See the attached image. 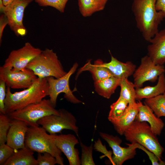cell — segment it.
I'll return each instance as SVG.
<instances>
[{"instance_id": "cell-1", "label": "cell", "mask_w": 165, "mask_h": 165, "mask_svg": "<svg viewBox=\"0 0 165 165\" xmlns=\"http://www.w3.org/2000/svg\"><path fill=\"white\" fill-rule=\"evenodd\" d=\"M156 0H133L132 5L137 27L148 42L159 31V26L164 18L163 13L156 10Z\"/></svg>"}, {"instance_id": "cell-2", "label": "cell", "mask_w": 165, "mask_h": 165, "mask_svg": "<svg viewBox=\"0 0 165 165\" xmlns=\"http://www.w3.org/2000/svg\"><path fill=\"white\" fill-rule=\"evenodd\" d=\"M10 89L7 87L4 101L6 114L41 101L48 96L49 85L46 78L38 77L31 86L22 91L12 93Z\"/></svg>"}, {"instance_id": "cell-3", "label": "cell", "mask_w": 165, "mask_h": 165, "mask_svg": "<svg viewBox=\"0 0 165 165\" xmlns=\"http://www.w3.org/2000/svg\"><path fill=\"white\" fill-rule=\"evenodd\" d=\"M42 127H29L27 132L25 146L33 152L50 153L57 160V164L63 165L62 152L56 146L53 134H48Z\"/></svg>"}, {"instance_id": "cell-4", "label": "cell", "mask_w": 165, "mask_h": 165, "mask_svg": "<svg viewBox=\"0 0 165 165\" xmlns=\"http://www.w3.org/2000/svg\"><path fill=\"white\" fill-rule=\"evenodd\" d=\"M123 135L127 141L131 143L139 144L161 159L164 148L147 122L135 119Z\"/></svg>"}, {"instance_id": "cell-5", "label": "cell", "mask_w": 165, "mask_h": 165, "mask_svg": "<svg viewBox=\"0 0 165 165\" xmlns=\"http://www.w3.org/2000/svg\"><path fill=\"white\" fill-rule=\"evenodd\" d=\"M27 68L31 70L38 78L52 76L61 77L65 71L56 53L52 49L46 48L28 64Z\"/></svg>"}, {"instance_id": "cell-6", "label": "cell", "mask_w": 165, "mask_h": 165, "mask_svg": "<svg viewBox=\"0 0 165 165\" xmlns=\"http://www.w3.org/2000/svg\"><path fill=\"white\" fill-rule=\"evenodd\" d=\"M59 113V110L55 108L50 99L44 98L39 102L30 104L7 115L12 119L21 121L29 127H34L38 126V121L43 117L52 114L58 115Z\"/></svg>"}, {"instance_id": "cell-7", "label": "cell", "mask_w": 165, "mask_h": 165, "mask_svg": "<svg viewBox=\"0 0 165 165\" xmlns=\"http://www.w3.org/2000/svg\"><path fill=\"white\" fill-rule=\"evenodd\" d=\"M59 115L52 114L39 120L37 123L50 134L60 133L64 130H71L79 137V128L74 116L66 109H61Z\"/></svg>"}, {"instance_id": "cell-8", "label": "cell", "mask_w": 165, "mask_h": 165, "mask_svg": "<svg viewBox=\"0 0 165 165\" xmlns=\"http://www.w3.org/2000/svg\"><path fill=\"white\" fill-rule=\"evenodd\" d=\"M33 0H14L6 6L0 0V11L7 18L10 29L17 36L26 35L27 30L24 26L23 20L24 10Z\"/></svg>"}, {"instance_id": "cell-9", "label": "cell", "mask_w": 165, "mask_h": 165, "mask_svg": "<svg viewBox=\"0 0 165 165\" xmlns=\"http://www.w3.org/2000/svg\"><path fill=\"white\" fill-rule=\"evenodd\" d=\"M78 66L77 63H74L68 72L61 77L56 78L50 76L46 78L49 85L48 96L54 107L56 106L58 96L62 93L64 94V97L72 103L79 104L82 103L74 95L69 85L70 77L76 71Z\"/></svg>"}, {"instance_id": "cell-10", "label": "cell", "mask_w": 165, "mask_h": 165, "mask_svg": "<svg viewBox=\"0 0 165 165\" xmlns=\"http://www.w3.org/2000/svg\"><path fill=\"white\" fill-rule=\"evenodd\" d=\"M37 76L31 69L25 68L14 71L9 67H0V80L4 81L7 87L13 89H25L34 83Z\"/></svg>"}, {"instance_id": "cell-11", "label": "cell", "mask_w": 165, "mask_h": 165, "mask_svg": "<svg viewBox=\"0 0 165 165\" xmlns=\"http://www.w3.org/2000/svg\"><path fill=\"white\" fill-rule=\"evenodd\" d=\"M42 51L30 42H26L22 47L11 52L2 66L11 67L15 71L23 70Z\"/></svg>"}, {"instance_id": "cell-12", "label": "cell", "mask_w": 165, "mask_h": 165, "mask_svg": "<svg viewBox=\"0 0 165 165\" xmlns=\"http://www.w3.org/2000/svg\"><path fill=\"white\" fill-rule=\"evenodd\" d=\"M165 72L163 65L156 64L148 55L142 57L139 66L133 74L135 88L141 87L145 82H154Z\"/></svg>"}, {"instance_id": "cell-13", "label": "cell", "mask_w": 165, "mask_h": 165, "mask_svg": "<svg viewBox=\"0 0 165 165\" xmlns=\"http://www.w3.org/2000/svg\"><path fill=\"white\" fill-rule=\"evenodd\" d=\"M99 134L112 149L113 156L111 162L113 164L122 165L125 161L134 158L136 155L137 143L127 144L128 146L123 147L120 145L121 140L118 137L102 132H100Z\"/></svg>"}, {"instance_id": "cell-14", "label": "cell", "mask_w": 165, "mask_h": 165, "mask_svg": "<svg viewBox=\"0 0 165 165\" xmlns=\"http://www.w3.org/2000/svg\"><path fill=\"white\" fill-rule=\"evenodd\" d=\"M53 135L56 146L66 156L69 164L81 165L78 150L75 147L79 141L75 135L71 134Z\"/></svg>"}, {"instance_id": "cell-15", "label": "cell", "mask_w": 165, "mask_h": 165, "mask_svg": "<svg viewBox=\"0 0 165 165\" xmlns=\"http://www.w3.org/2000/svg\"><path fill=\"white\" fill-rule=\"evenodd\" d=\"M28 127L22 121L12 119L7 135L6 144L15 151L24 148L25 138Z\"/></svg>"}, {"instance_id": "cell-16", "label": "cell", "mask_w": 165, "mask_h": 165, "mask_svg": "<svg viewBox=\"0 0 165 165\" xmlns=\"http://www.w3.org/2000/svg\"><path fill=\"white\" fill-rule=\"evenodd\" d=\"M148 55L156 64L165 63V29L159 31L149 41Z\"/></svg>"}, {"instance_id": "cell-17", "label": "cell", "mask_w": 165, "mask_h": 165, "mask_svg": "<svg viewBox=\"0 0 165 165\" xmlns=\"http://www.w3.org/2000/svg\"><path fill=\"white\" fill-rule=\"evenodd\" d=\"M138 101L139 111L135 119L139 122H148L154 134L156 136L160 135L164 127V123L147 105L143 104L140 101Z\"/></svg>"}, {"instance_id": "cell-18", "label": "cell", "mask_w": 165, "mask_h": 165, "mask_svg": "<svg viewBox=\"0 0 165 165\" xmlns=\"http://www.w3.org/2000/svg\"><path fill=\"white\" fill-rule=\"evenodd\" d=\"M139 111L138 101L128 104L123 113L119 118L110 122L117 132L120 135H123L125 130L135 119Z\"/></svg>"}, {"instance_id": "cell-19", "label": "cell", "mask_w": 165, "mask_h": 165, "mask_svg": "<svg viewBox=\"0 0 165 165\" xmlns=\"http://www.w3.org/2000/svg\"><path fill=\"white\" fill-rule=\"evenodd\" d=\"M111 61L104 63L102 61V65L108 69L113 76L120 79L127 78L133 75L136 69V66L131 61L123 63L119 61L111 54Z\"/></svg>"}, {"instance_id": "cell-20", "label": "cell", "mask_w": 165, "mask_h": 165, "mask_svg": "<svg viewBox=\"0 0 165 165\" xmlns=\"http://www.w3.org/2000/svg\"><path fill=\"white\" fill-rule=\"evenodd\" d=\"M158 79L157 84L154 86L135 88L136 100L150 98L163 93L165 92L164 73L160 75Z\"/></svg>"}, {"instance_id": "cell-21", "label": "cell", "mask_w": 165, "mask_h": 165, "mask_svg": "<svg viewBox=\"0 0 165 165\" xmlns=\"http://www.w3.org/2000/svg\"><path fill=\"white\" fill-rule=\"evenodd\" d=\"M34 152L26 146L15 151L4 165H38Z\"/></svg>"}, {"instance_id": "cell-22", "label": "cell", "mask_w": 165, "mask_h": 165, "mask_svg": "<svg viewBox=\"0 0 165 165\" xmlns=\"http://www.w3.org/2000/svg\"><path fill=\"white\" fill-rule=\"evenodd\" d=\"M120 79L114 76L94 81L95 91L100 96L107 99L110 98L117 87L120 85Z\"/></svg>"}, {"instance_id": "cell-23", "label": "cell", "mask_w": 165, "mask_h": 165, "mask_svg": "<svg viewBox=\"0 0 165 165\" xmlns=\"http://www.w3.org/2000/svg\"><path fill=\"white\" fill-rule=\"evenodd\" d=\"M102 61L101 60L98 59L93 64L89 60L79 70L77 77L80 73L85 71H88L90 72L94 81L114 76L108 69L102 65Z\"/></svg>"}, {"instance_id": "cell-24", "label": "cell", "mask_w": 165, "mask_h": 165, "mask_svg": "<svg viewBox=\"0 0 165 165\" xmlns=\"http://www.w3.org/2000/svg\"><path fill=\"white\" fill-rule=\"evenodd\" d=\"M108 0H78L79 12L84 17L90 16L94 13L102 10Z\"/></svg>"}, {"instance_id": "cell-25", "label": "cell", "mask_w": 165, "mask_h": 165, "mask_svg": "<svg viewBox=\"0 0 165 165\" xmlns=\"http://www.w3.org/2000/svg\"><path fill=\"white\" fill-rule=\"evenodd\" d=\"M144 103L151 109L158 117H165V92L154 97L145 99Z\"/></svg>"}, {"instance_id": "cell-26", "label": "cell", "mask_w": 165, "mask_h": 165, "mask_svg": "<svg viewBox=\"0 0 165 165\" xmlns=\"http://www.w3.org/2000/svg\"><path fill=\"white\" fill-rule=\"evenodd\" d=\"M119 86L121 90L119 96L126 100L128 104L136 102L135 86L134 84L128 80L127 78L121 80Z\"/></svg>"}, {"instance_id": "cell-27", "label": "cell", "mask_w": 165, "mask_h": 165, "mask_svg": "<svg viewBox=\"0 0 165 165\" xmlns=\"http://www.w3.org/2000/svg\"><path fill=\"white\" fill-rule=\"evenodd\" d=\"M128 105V103L120 96L110 106L108 119L109 121L120 117Z\"/></svg>"}, {"instance_id": "cell-28", "label": "cell", "mask_w": 165, "mask_h": 165, "mask_svg": "<svg viewBox=\"0 0 165 165\" xmlns=\"http://www.w3.org/2000/svg\"><path fill=\"white\" fill-rule=\"evenodd\" d=\"M12 119L6 114H0V145L6 142L7 135L11 125Z\"/></svg>"}, {"instance_id": "cell-29", "label": "cell", "mask_w": 165, "mask_h": 165, "mask_svg": "<svg viewBox=\"0 0 165 165\" xmlns=\"http://www.w3.org/2000/svg\"><path fill=\"white\" fill-rule=\"evenodd\" d=\"M81 148V165H95L93 158L92 153L93 147L92 144L89 146H87L82 143L80 142Z\"/></svg>"}, {"instance_id": "cell-30", "label": "cell", "mask_w": 165, "mask_h": 165, "mask_svg": "<svg viewBox=\"0 0 165 165\" xmlns=\"http://www.w3.org/2000/svg\"><path fill=\"white\" fill-rule=\"evenodd\" d=\"M68 0H35L40 6L53 7L60 12L63 13Z\"/></svg>"}, {"instance_id": "cell-31", "label": "cell", "mask_w": 165, "mask_h": 165, "mask_svg": "<svg viewBox=\"0 0 165 165\" xmlns=\"http://www.w3.org/2000/svg\"><path fill=\"white\" fill-rule=\"evenodd\" d=\"M38 153L37 161L38 165H54L57 164L56 158L49 153Z\"/></svg>"}, {"instance_id": "cell-32", "label": "cell", "mask_w": 165, "mask_h": 165, "mask_svg": "<svg viewBox=\"0 0 165 165\" xmlns=\"http://www.w3.org/2000/svg\"><path fill=\"white\" fill-rule=\"evenodd\" d=\"M15 150L6 144L0 145V165L5 163L13 155Z\"/></svg>"}, {"instance_id": "cell-33", "label": "cell", "mask_w": 165, "mask_h": 165, "mask_svg": "<svg viewBox=\"0 0 165 165\" xmlns=\"http://www.w3.org/2000/svg\"><path fill=\"white\" fill-rule=\"evenodd\" d=\"M138 148L141 149L144 151L148 156L153 165H165V161H163L154 153L149 150L141 145L138 143Z\"/></svg>"}, {"instance_id": "cell-34", "label": "cell", "mask_w": 165, "mask_h": 165, "mask_svg": "<svg viewBox=\"0 0 165 165\" xmlns=\"http://www.w3.org/2000/svg\"><path fill=\"white\" fill-rule=\"evenodd\" d=\"M6 85L5 82L0 80V112L6 114L4 101L6 94Z\"/></svg>"}, {"instance_id": "cell-35", "label": "cell", "mask_w": 165, "mask_h": 165, "mask_svg": "<svg viewBox=\"0 0 165 165\" xmlns=\"http://www.w3.org/2000/svg\"><path fill=\"white\" fill-rule=\"evenodd\" d=\"M8 21L7 17L4 14L0 16V43H2V38L4 30L6 26L8 24Z\"/></svg>"}, {"instance_id": "cell-36", "label": "cell", "mask_w": 165, "mask_h": 165, "mask_svg": "<svg viewBox=\"0 0 165 165\" xmlns=\"http://www.w3.org/2000/svg\"><path fill=\"white\" fill-rule=\"evenodd\" d=\"M156 7L157 11L163 13L165 18V0H156Z\"/></svg>"}, {"instance_id": "cell-37", "label": "cell", "mask_w": 165, "mask_h": 165, "mask_svg": "<svg viewBox=\"0 0 165 165\" xmlns=\"http://www.w3.org/2000/svg\"><path fill=\"white\" fill-rule=\"evenodd\" d=\"M3 4L6 6L11 3L14 0H2Z\"/></svg>"}, {"instance_id": "cell-38", "label": "cell", "mask_w": 165, "mask_h": 165, "mask_svg": "<svg viewBox=\"0 0 165 165\" xmlns=\"http://www.w3.org/2000/svg\"></svg>"}]
</instances>
